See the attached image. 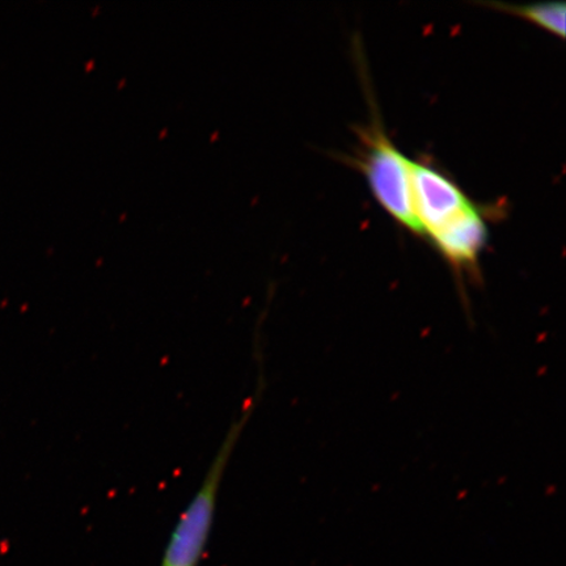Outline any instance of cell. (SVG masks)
<instances>
[{"instance_id":"obj_4","label":"cell","mask_w":566,"mask_h":566,"mask_svg":"<svg viewBox=\"0 0 566 566\" xmlns=\"http://www.w3.org/2000/svg\"><path fill=\"white\" fill-rule=\"evenodd\" d=\"M429 238L457 272H473L485 247L488 229L483 216L473 205Z\"/></svg>"},{"instance_id":"obj_1","label":"cell","mask_w":566,"mask_h":566,"mask_svg":"<svg viewBox=\"0 0 566 566\" xmlns=\"http://www.w3.org/2000/svg\"><path fill=\"white\" fill-rule=\"evenodd\" d=\"M258 399V392L248 398L242 410L231 422L228 433L205 473L201 485L198 486L193 497L176 522L160 566H200L214 527L219 491H221L226 470L248 420L251 419L256 407Z\"/></svg>"},{"instance_id":"obj_2","label":"cell","mask_w":566,"mask_h":566,"mask_svg":"<svg viewBox=\"0 0 566 566\" xmlns=\"http://www.w3.org/2000/svg\"><path fill=\"white\" fill-rule=\"evenodd\" d=\"M365 148L358 166L380 207L402 228L423 237L413 208L410 160L386 136L380 125L364 134Z\"/></svg>"},{"instance_id":"obj_5","label":"cell","mask_w":566,"mask_h":566,"mask_svg":"<svg viewBox=\"0 0 566 566\" xmlns=\"http://www.w3.org/2000/svg\"><path fill=\"white\" fill-rule=\"evenodd\" d=\"M488 6L495 7L501 11L513 13V15L520 17L530 21L537 27L543 28L552 34L564 38L565 35V3H541V4H528V6H514L505 3H490Z\"/></svg>"},{"instance_id":"obj_3","label":"cell","mask_w":566,"mask_h":566,"mask_svg":"<svg viewBox=\"0 0 566 566\" xmlns=\"http://www.w3.org/2000/svg\"><path fill=\"white\" fill-rule=\"evenodd\" d=\"M413 208L423 235H430L473 207L454 181L434 167L410 160Z\"/></svg>"}]
</instances>
